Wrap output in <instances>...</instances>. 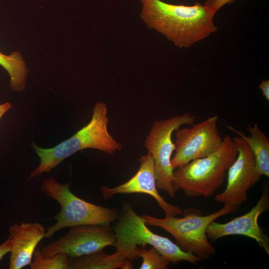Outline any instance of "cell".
Instances as JSON below:
<instances>
[{"label":"cell","instance_id":"6da1fadb","mask_svg":"<svg viewBox=\"0 0 269 269\" xmlns=\"http://www.w3.org/2000/svg\"><path fill=\"white\" fill-rule=\"evenodd\" d=\"M140 16L149 28L164 35L175 46L188 48L216 32L214 15L204 5H177L160 0H140Z\"/></svg>","mask_w":269,"mask_h":269},{"label":"cell","instance_id":"7a4b0ae2","mask_svg":"<svg viewBox=\"0 0 269 269\" xmlns=\"http://www.w3.org/2000/svg\"><path fill=\"white\" fill-rule=\"evenodd\" d=\"M108 123L107 105L98 102L94 107L91 121L69 138L50 148L40 147L33 142L32 148L39 157L40 163L30 173L28 180L49 172L64 159L84 149H96L109 154L122 150V144L108 132Z\"/></svg>","mask_w":269,"mask_h":269},{"label":"cell","instance_id":"3957f363","mask_svg":"<svg viewBox=\"0 0 269 269\" xmlns=\"http://www.w3.org/2000/svg\"><path fill=\"white\" fill-rule=\"evenodd\" d=\"M237 154L235 143L226 134L216 151L175 169L173 176L175 190H181L190 197L212 195L223 183Z\"/></svg>","mask_w":269,"mask_h":269},{"label":"cell","instance_id":"277c9868","mask_svg":"<svg viewBox=\"0 0 269 269\" xmlns=\"http://www.w3.org/2000/svg\"><path fill=\"white\" fill-rule=\"evenodd\" d=\"M113 230L117 241V250L132 261L137 258L134 249L150 245L155 248L170 263L176 264L184 261L196 264L201 261L193 254L183 251L168 238L156 234L146 226L144 219L137 215L130 204H125Z\"/></svg>","mask_w":269,"mask_h":269},{"label":"cell","instance_id":"5b68a950","mask_svg":"<svg viewBox=\"0 0 269 269\" xmlns=\"http://www.w3.org/2000/svg\"><path fill=\"white\" fill-rule=\"evenodd\" d=\"M69 185V183H61L52 177L45 180L41 185V192L60 205L59 212L54 217L56 222L47 228L45 238H51L59 230L73 226L109 225L119 218L114 209L97 205L78 197L70 190Z\"/></svg>","mask_w":269,"mask_h":269},{"label":"cell","instance_id":"8992f818","mask_svg":"<svg viewBox=\"0 0 269 269\" xmlns=\"http://www.w3.org/2000/svg\"><path fill=\"white\" fill-rule=\"evenodd\" d=\"M236 212L232 208L224 206L219 210L203 216L197 209L189 208L184 210L182 218L171 216L157 218L147 215L141 216L146 225L162 228L174 238L176 244L183 251L203 260L210 258L216 252L206 235L209 225L221 216Z\"/></svg>","mask_w":269,"mask_h":269},{"label":"cell","instance_id":"52a82bcc","mask_svg":"<svg viewBox=\"0 0 269 269\" xmlns=\"http://www.w3.org/2000/svg\"><path fill=\"white\" fill-rule=\"evenodd\" d=\"M196 119L195 116L186 113L155 121L145 139V146L153 159L156 187L171 197L176 192L173 185L174 169L171 164V156L175 149L172 134L182 125H193Z\"/></svg>","mask_w":269,"mask_h":269},{"label":"cell","instance_id":"ba28073f","mask_svg":"<svg viewBox=\"0 0 269 269\" xmlns=\"http://www.w3.org/2000/svg\"><path fill=\"white\" fill-rule=\"evenodd\" d=\"M219 116L214 115L192 125L178 130L174 142L175 153L171 164L174 169L190 161L210 155L223 142L217 128Z\"/></svg>","mask_w":269,"mask_h":269},{"label":"cell","instance_id":"9c48e42d","mask_svg":"<svg viewBox=\"0 0 269 269\" xmlns=\"http://www.w3.org/2000/svg\"><path fill=\"white\" fill-rule=\"evenodd\" d=\"M117 241L114 230L109 225H84L70 228L63 237L51 242L41 250L42 257L65 253L69 257L90 254L110 246Z\"/></svg>","mask_w":269,"mask_h":269},{"label":"cell","instance_id":"30bf717a","mask_svg":"<svg viewBox=\"0 0 269 269\" xmlns=\"http://www.w3.org/2000/svg\"><path fill=\"white\" fill-rule=\"evenodd\" d=\"M238 154L228 169L227 184L225 190L215 197L216 201L237 211L247 199V191L260 179L254 154L245 141L240 136L232 138Z\"/></svg>","mask_w":269,"mask_h":269},{"label":"cell","instance_id":"8fae6325","mask_svg":"<svg viewBox=\"0 0 269 269\" xmlns=\"http://www.w3.org/2000/svg\"><path fill=\"white\" fill-rule=\"evenodd\" d=\"M269 209V190L266 187L256 205L246 214L225 223L215 221L208 226L206 233L208 239L215 241L229 235H242L255 240L269 254V240L258 224L260 215Z\"/></svg>","mask_w":269,"mask_h":269},{"label":"cell","instance_id":"7c38bea8","mask_svg":"<svg viewBox=\"0 0 269 269\" xmlns=\"http://www.w3.org/2000/svg\"><path fill=\"white\" fill-rule=\"evenodd\" d=\"M140 166L136 173L128 181L118 186L100 187L103 197L108 200L117 194L140 193L153 197L159 206L163 210L165 217L176 216L182 213L181 208L166 201L159 194L156 184L154 161L152 155L148 153L139 159Z\"/></svg>","mask_w":269,"mask_h":269},{"label":"cell","instance_id":"4fadbf2b","mask_svg":"<svg viewBox=\"0 0 269 269\" xmlns=\"http://www.w3.org/2000/svg\"><path fill=\"white\" fill-rule=\"evenodd\" d=\"M12 242L9 258V269H20L29 265L38 243L44 237L46 230L37 222H22L9 228Z\"/></svg>","mask_w":269,"mask_h":269},{"label":"cell","instance_id":"5bb4252c","mask_svg":"<svg viewBox=\"0 0 269 269\" xmlns=\"http://www.w3.org/2000/svg\"><path fill=\"white\" fill-rule=\"evenodd\" d=\"M70 269H132V261L120 251L111 255L104 253L103 250L77 257H69Z\"/></svg>","mask_w":269,"mask_h":269},{"label":"cell","instance_id":"9a60e30c","mask_svg":"<svg viewBox=\"0 0 269 269\" xmlns=\"http://www.w3.org/2000/svg\"><path fill=\"white\" fill-rule=\"evenodd\" d=\"M228 129L237 134L249 145L255 158L257 167L259 172L269 177V138L259 128L257 124L247 127L250 135H246L241 131H238L232 126Z\"/></svg>","mask_w":269,"mask_h":269},{"label":"cell","instance_id":"2e32d148","mask_svg":"<svg viewBox=\"0 0 269 269\" xmlns=\"http://www.w3.org/2000/svg\"><path fill=\"white\" fill-rule=\"evenodd\" d=\"M0 65L9 76V89L14 91H23L26 88L28 71L21 53L14 51L10 55H5L0 52Z\"/></svg>","mask_w":269,"mask_h":269},{"label":"cell","instance_id":"e0dca14e","mask_svg":"<svg viewBox=\"0 0 269 269\" xmlns=\"http://www.w3.org/2000/svg\"><path fill=\"white\" fill-rule=\"evenodd\" d=\"M32 258L33 260L29 265L31 269H70L68 256L65 253L43 257L38 249L35 250Z\"/></svg>","mask_w":269,"mask_h":269},{"label":"cell","instance_id":"ac0fdd59","mask_svg":"<svg viewBox=\"0 0 269 269\" xmlns=\"http://www.w3.org/2000/svg\"><path fill=\"white\" fill-rule=\"evenodd\" d=\"M137 257H140L142 262L140 269H165L170 262L167 260L155 248L151 247L147 250L141 246L134 249Z\"/></svg>","mask_w":269,"mask_h":269},{"label":"cell","instance_id":"d6986e66","mask_svg":"<svg viewBox=\"0 0 269 269\" xmlns=\"http://www.w3.org/2000/svg\"><path fill=\"white\" fill-rule=\"evenodd\" d=\"M234 0H207L204 5L214 14L227 3H231Z\"/></svg>","mask_w":269,"mask_h":269},{"label":"cell","instance_id":"ffe728a7","mask_svg":"<svg viewBox=\"0 0 269 269\" xmlns=\"http://www.w3.org/2000/svg\"><path fill=\"white\" fill-rule=\"evenodd\" d=\"M12 246V239L9 236L5 242L0 245V261L6 254L10 253Z\"/></svg>","mask_w":269,"mask_h":269},{"label":"cell","instance_id":"44dd1931","mask_svg":"<svg viewBox=\"0 0 269 269\" xmlns=\"http://www.w3.org/2000/svg\"><path fill=\"white\" fill-rule=\"evenodd\" d=\"M259 88L261 90L262 95L265 99L269 100V80H263L259 86Z\"/></svg>","mask_w":269,"mask_h":269},{"label":"cell","instance_id":"7402d4cb","mask_svg":"<svg viewBox=\"0 0 269 269\" xmlns=\"http://www.w3.org/2000/svg\"><path fill=\"white\" fill-rule=\"evenodd\" d=\"M11 107V104L9 102L0 104V120Z\"/></svg>","mask_w":269,"mask_h":269}]
</instances>
